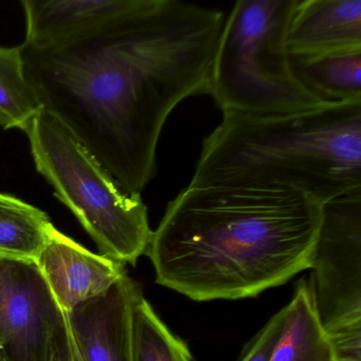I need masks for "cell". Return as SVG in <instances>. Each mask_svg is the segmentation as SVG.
<instances>
[{
	"label": "cell",
	"instance_id": "1",
	"mask_svg": "<svg viewBox=\"0 0 361 361\" xmlns=\"http://www.w3.org/2000/svg\"><path fill=\"white\" fill-rule=\"evenodd\" d=\"M223 12L179 0H140L92 37L50 48L23 44L25 75L126 193L156 175L164 124L185 99L209 94Z\"/></svg>",
	"mask_w": 361,
	"mask_h": 361
},
{
	"label": "cell",
	"instance_id": "2",
	"mask_svg": "<svg viewBox=\"0 0 361 361\" xmlns=\"http://www.w3.org/2000/svg\"><path fill=\"white\" fill-rule=\"evenodd\" d=\"M321 204L281 185H188L145 255L156 282L194 301L257 297L312 265Z\"/></svg>",
	"mask_w": 361,
	"mask_h": 361
},
{
	"label": "cell",
	"instance_id": "3",
	"mask_svg": "<svg viewBox=\"0 0 361 361\" xmlns=\"http://www.w3.org/2000/svg\"><path fill=\"white\" fill-rule=\"evenodd\" d=\"M189 185H281L317 202L361 188V101L276 115L226 113Z\"/></svg>",
	"mask_w": 361,
	"mask_h": 361
},
{
	"label": "cell",
	"instance_id": "4",
	"mask_svg": "<svg viewBox=\"0 0 361 361\" xmlns=\"http://www.w3.org/2000/svg\"><path fill=\"white\" fill-rule=\"evenodd\" d=\"M297 1L238 0L225 18L208 94L223 114L276 115L329 104L302 84L287 49Z\"/></svg>",
	"mask_w": 361,
	"mask_h": 361
},
{
	"label": "cell",
	"instance_id": "5",
	"mask_svg": "<svg viewBox=\"0 0 361 361\" xmlns=\"http://www.w3.org/2000/svg\"><path fill=\"white\" fill-rule=\"evenodd\" d=\"M24 132L37 172L96 243L99 255L135 266L151 242L141 196L121 189L73 133L46 109Z\"/></svg>",
	"mask_w": 361,
	"mask_h": 361
},
{
	"label": "cell",
	"instance_id": "6",
	"mask_svg": "<svg viewBox=\"0 0 361 361\" xmlns=\"http://www.w3.org/2000/svg\"><path fill=\"white\" fill-rule=\"evenodd\" d=\"M310 286L321 324L361 323V188L321 204Z\"/></svg>",
	"mask_w": 361,
	"mask_h": 361
},
{
	"label": "cell",
	"instance_id": "7",
	"mask_svg": "<svg viewBox=\"0 0 361 361\" xmlns=\"http://www.w3.org/2000/svg\"><path fill=\"white\" fill-rule=\"evenodd\" d=\"M63 319L35 262L0 259V354L5 361H50Z\"/></svg>",
	"mask_w": 361,
	"mask_h": 361
},
{
	"label": "cell",
	"instance_id": "8",
	"mask_svg": "<svg viewBox=\"0 0 361 361\" xmlns=\"http://www.w3.org/2000/svg\"><path fill=\"white\" fill-rule=\"evenodd\" d=\"M142 297L126 272L106 293L66 314L82 361H134L135 308Z\"/></svg>",
	"mask_w": 361,
	"mask_h": 361
},
{
	"label": "cell",
	"instance_id": "9",
	"mask_svg": "<svg viewBox=\"0 0 361 361\" xmlns=\"http://www.w3.org/2000/svg\"><path fill=\"white\" fill-rule=\"evenodd\" d=\"M33 262L65 314L106 293L126 274V265L84 248L54 226Z\"/></svg>",
	"mask_w": 361,
	"mask_h": 361
},
{
	"label": "cell",
	"instance_id": "10",
	"mask_svg": "<svg viewBox=\"0 0 361 361\" xmlns=\"http://www.w3.org/2000/svg\"><path fill=\"white\" fill-rule=\"evenodd\" d=\"M140 0H24V45L50 48L92 37L130 16Z\"/></svg>",
	"mask_w": 361,
	"mask_h": 361
},
{
	"label": "cell",
	"instance_id": "11",
	"mask_svg": "<svg viewBox=\"0 0 361 361\" xmlns=\"http://www.w3.org/2000/svg\"><path fill=\"white\" fill-rule=\"evenodd\" d=\"M286 45L295 58L361 49V0H298Z\"/></svg>",
	"mask_w": 361,
	"mask_h": 361
},
{
	"label": "cell",
	"instance_id": "12",
	"mask_svg": "<svg viewBox=\"0 0 361 361\" xmlns=\"http://www.w3.org/2000/svg\"><path fill=\"white\" fill-rule=\"evenodd\" d=\"M270 361H336L331 340L321 324L310 284L300 281L286 306L284 329Z\"/></svg>",
	"mask_w": 361,
	"mask_h": 361
},
{
	"label": "cell",
	"instance_id": "13",
	"mask_svg": "<svg viewBox=\"0 0 361 361\" xmlns=\"http://www.w3.org/2000/svg\"><path fill=\"white\" fill-rule=\"evenodd\" d=\"M291 61L302 84L323 102L361 101V49Z\"/></svg>",
	"mask_w": 361,
	"mask_h": 361
},
{
	"label": "cell",
	"instance_id": "14",
	"mask_svg": "<svg viewBox=\"0 0 361 361\" xmlns=\"http://www.w3.org/2000/svg\"><path fill=\"white\" fill-rule=\"evenodd\" d=\"M52 226L41 209L0 193V259L35 261Z\"/></svg>",
	"mask_w": 361,
	"mask_h": 361
},
{
	"label": "cell",
	"instance_id": "15",
	"mask_svg": "<svg viewBox=\"0 0 361 361\" xmlns=\"http://www.w3.org/2000/svg\"><path fill=\"white\" fill-rule=\"evenodd\" d=\"M42 109L25 75L23 44L0 46V128L24 130Z\"/></svg>",
	"mask_w": 361,
	"mask_h": 361
},
{
	"label": "cell",
	"instance_id": "16",
	"mask_svg": "<svg viewBox=\"0 0 361 361\" xmlns=\"http://www.w3.org/2000/svg\"><path fill=\"white\" fill-rule=\"evenodd\" d=\"M134 361H193L187 344L162 322L145 297L135 308Z\"/></svg>",
	"mask_w": 361,
	"mask_h": 361
},
{
	"label": "cell",
	"instance_id": "17",
	"mask_svg": "<svg viewBox=\"0 0 361 361\" xmlns=\"http://www.w3.org/2000/svg\"><path fill=\"white\" fill-rule=\"evenodd\" d=\"M286 307L274 314L255 337L252 345L240 361H270L284 329Z\"/></svg>",
	"mask_w": 361,
	"mask_h": 361
},
{
	"label": "cell",
	"instance_id": "18",
	"mask_svg": "<svg viewBox=\"0 0 361 361\" xmlns=\"http://www.w3.org/2000/svg\"><path fill=\"white\" fill-rule=\"evenodd\" d=\"M336 361H361V323L327 331Z\"/></svg>",
	"mask_w": 361,
	"mask_h": 361
},
{
	"label": "cell",
	"instance_id": "19",
	"mask_svg": "<svg viewBox=\"0 0 361 361\" xmlns=\"http://www.w3.org/2000/svg\"><path fill=\"white\" fill-rule=\"evenodd\" d=\"M71 341V329H69L66 314L64 312L62 324L59 327L56 337H54L50 361H73Z\"/></svg>",
	"mask_w": 361,
	"mask_h": 361
},
{
	"label": "cell",
	"instance_id": "20",
	"mask_svg": "<svg viewBox=\"0 0 361 361\" xmlns=\"http://www.w3.org/2000/svg\"><path fill=\"white\" fill-rule=\"evenodd\" d=\"M71 358H73V361H82L81 358H80L79 353H78L77 348H75V341H73V336H71Z\"/></svg>",
	"mask_w": 361,
	"mask_h": 361
},
{
	"label": "cell",
	"instance_id": "21",
	"mask_svg": "<svg viewBox=\"0 0 361 361\" xmlns=\"http://www.w3.org/2000/svg\"><path fill=\"white\" fill-rule=\"evenodd\" d=\"M0 361H5V359H4L3 355L0 354Z\"/></svg>",
	"mask_w": 361,
	"mask_h": 361
}]
</instances>
